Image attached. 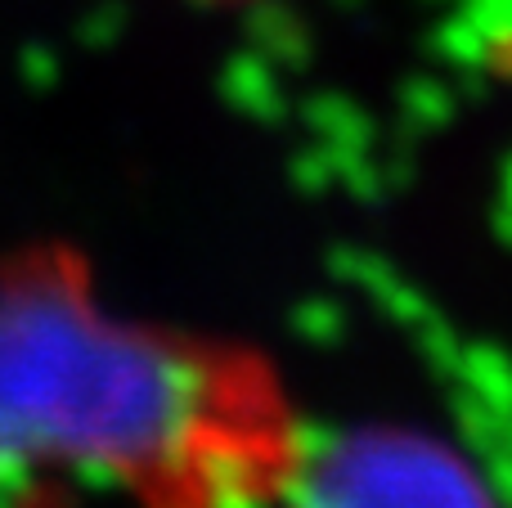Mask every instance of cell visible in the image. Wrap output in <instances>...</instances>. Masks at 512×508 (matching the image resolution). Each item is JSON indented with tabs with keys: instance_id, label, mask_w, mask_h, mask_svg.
I'll list each match as a JSON object with an SVG mask.
<instances>
[{
	"instance_id": "6da1fadb",
	"label": "cell",
	"mask_w": 512,
	"mask_h": 508,
	"mask_svg": "<svg viewBox=\"0 0 512 508\" xmlns=\"http://www.w3.org/2000/svg\"><path fill=\"white\" fill-rule=\"evenodd\" d=\"M279 464L274 401L243 360L108 324L54 284L0 297V508L54 477L216 504Z\"/></svg>"
},
{
	"instance_id": "7a4b0ae2",
	"label": "cell",
	"mask_w": 512,
	"mask_h": 508,
	"mask_svg": "<svg viewBox=\"0 0 512 508\" xmlns=\"http://www.w3.org/2000/svg\"><path fill=\"white\" fill-rule=\"evenodd\" d=\"M310 508H481L472 486L427 450L360 446L337 459Z\"/></svg>"
}]
</instances>
